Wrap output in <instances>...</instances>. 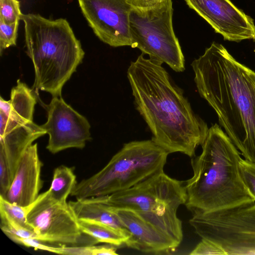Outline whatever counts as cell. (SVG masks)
I'll return each mask as SVG.
<instances>
[{
    "mask_svg": "<svg viewBox=\"0 0 255 255\" xmlns=\"http://www.w3.org/2000/svg\"><path fill=\"white\" fill-rule=\"evenodd\" d=\"M116 246L110 244L101 246H61V255H117Z\"/></svg>",
    "mask_w": 255,
    "mask_h": 255,
    "instance_id": "cell-20",
    "label": "cell"
},
{
    "mask_svg": "<svg viewBox=\"0 0 255 255\" xmlns=\"http://www.w3.org/2000/svg\"><path fill=\"white\" fill-rule=\"evenodd\" d=\"M240 168L245 185L255 199V163L242 158Z\"/></svg>",
    "mask_w": 255,
    "mask_h": 255,
    "instance_id": "cell-24",
    "label": "cell"
},
{
    "mask_svg": "<svg viewBox=\"0 0 255 255\" xmlns=\"http://www.w3.org/2000/svg\"><path fill=\"white\" fill-rule=\"evenodd\" d=\"M26 54L34 67L33 88L61 96L62 88L82 62L85 52L69 22L38 14H21Z\"/></svg>",
    "mask_w": 255,
    "mask_h": 255,
    "instance_id": "cell-4",
    "label": "cell"
},
{
    "mask_svg": "<svg viewBox=\"0 0 255 255\" xmlns=\"http://www.w3.org/2000/svg\"><path fill=\"white\" fill-rule=\"evenodd\" d=\"M254 39L255 40V39Z\"/></svg>",
    "mask_w": 255,
    "mask_h": 255,
    "instance_id": "cell-28",
    "label": "cell"
},
{
    "mask_svg": "<svg viewBox=\"0 0 255 255\" xmlns=\"http://www.w3.org/2000/svg\"><path fill=\"white\" fill-rule=\"evenodd\" d=\"M82 12L95 35L112 47L131 45L129 15L125 0H78Z\"/></svg>",
    "mask_w": 255,
    "mask_h": 255,
    "instance_id": "cell-11",
    "label": "cell"
},
{
    "mask_svg": "<svg viewBox=\"0 0 255 255\" xmlns=\"http://www.w3.org/2000/svg\"><path fill=\"white\" fill-rule=\"evenodd\" d=\"M169 154L152 139L126 143L101 170L77 183L70 195L80 199L129 189L163 170Z\"/></svg>",
    "mask_w": 255,
    "mask_h": 255,
    "instance_id": "cell-6",
    "label": "cell"
},
{
    "mask_svg": "<svg viewBox=\"0 0 255 255\" xmlns=\"http://www.w3.org/2000/svg\"><path fill=\"white\" fill-rule=\"evenodd\" d=\"M42 166L38 155L37 143L32 144L22 156L11 185L3 198L11 203L22 206L34 202L39 195L43 184L41 178Z\"/></svg>",
    "mask_w": 255,
    "mask_h": 255,
    "instance_id": "cell-14",
    "label": "cell"
},
{
    "mask_svg": "<svg viewBox=\"0 0 255 255\" xmlns=\"http://www.w3.org/2000/svg\"><path fill=\"white\" fill-rule=\"evenodd\" d=\"M171 0L149 8H132L129 30L132 48L167 64L176 72L185 70V59L173 28Z\"/></svg>",
    "mask_w": 255,
    "mask_h": 255,
    "instance_id": "cell-7",
    "label": "cell"
},
{
    "mask_svg": "<svg viewBox=\"0 0 255 255\" xmlns=\"http://www.w3.org/2000/svg\"><path fill=\"white\" fill-rule=\"evenodd\" d=\"M202 152L191 160L192 177L185 181V205L193 212L209 213L254 203L241 176V153L215 124L209 128Z\"/></svg>",
    "mask_w": 255,
    "mask_h": 255,
    "instance_id": "cell-3",
    "label": "cell"
},
{
    "mask_svg": "<svg viewBox=\"0 0 255 255\" xmlns=\"http://www.w3.org/2000/svg\"><path fill=\"white\" fill-rule=\"evenodd\" d=\"M189 223L201 239L226 255H255V202L216 212H193Z\"/></svg>",
    "mask_w": 255,
    "mask_h": 255,
    "instance_id": "cell-8",
    "label": "cell"
},
{
    "mask_svg": "<svg viewBox=\"0 0 255 255\" xmlns=\"http://www.w3.org/2000/svg\"><path fill=\"white\" fill-rule=\"evenodd\" d=\"M191 66L199 95L244 159L255 163V72L216 42Z\"/></svg>",
    "mask_w": 255,
    "mask_h": 255,
    "instance_id": "cell-2",
    "label": "cell"
},
{
    "mask_svg": "<svg viewBox=\"0 0 255 255\" xmlns=\"http://www.w3.org/2000/svg\"><path fill=\"white\" fill-rule=\"evenodd\" d=\"M112 208L130 234L125 243L128 247L145 254L157 255L173 252L179 246L135 212L126 209Z\"/></svg>",
    "mask_w": 255,
    "mask_h": 255,
    "instance_id": "cell-13",
    "label": "cell"
},
{
    "mask_svg": "<svg viewBox=\"0 0 255 255\" xmlns=\"http://www.w3.org/2000/svg\"><path fill=\"white\" fill-rule=\"evenodd\" d=\"M191 255H226L218 246L205 240L201 239L190 253Z\"/></svg>",
    "mask_w": 255,
    "mask_h": 255,
    "instance_id": "cell-26",
    "label": "cell"
},
{
    "mask_svg": "<svg viewBox=\"0 0 255 255\" xmlns=\"http://www.w3.org/2000/svg\"><path fill=\"white\" fill-rule=\"evenodd\" d=\"M184 0L225 40L239 42L255 39V25L253 19L230 0Z\"/></svg>",
    "mask_w": 255,
    "mask_h": 255,
    "instance_id": "cell-12",
    "label": "cell"
},
{
    "mask_svg": "<svg viewBox=\"0 0 255 255\" xmlns=\"http://www.w3.org/2000/svg\"><path fill=\"white\" fill-rule=\"evenodd\" d=\"M18 21L6 24L0 20V53L16 44Z\"/></svg>",
    "mask_w": 255,
    "mask_h": 255,
    "instance_id": "cell-23",
    "label": "cell"
},
{
    "mask_svg": "<svg viewBox=\"0 0 255 255\" xmlns=\"http://www.w3.org/2000/svg\"><path fill=\"white\" fill-rule=\"evenodd\" d=\"M17 0H0V20L6 24L19 21L21 14Z\"/></svg>",
    "mask_w": 255,
    "mask_h": 255,
    "instance_id": "cell-22",
    "label": "cell"
},
{
    "mask_svg": "<svg viewBox=\"0 0 255 255\" xmlns=\"http://www.w3.org/2000/svg\"><path fill=\"white\" fill-rule=\"evenodd\" d=\"M144 55L131 62L127 77L135 107L152 133L151 139L169 153L195 156L205 140L208 126L193 112L163 63Z\"/></svg>",
    "mask_w": 255,
    "mask_h": 255,
    "instance_id": "cell-1",
    "label": "cell"
},
{
    "mask_svg": "<svg viewBox=\"0 0 255 255\" xmlns=\"http://www.w3.org/2000/svg\"><path fill=\"white\" fill-rule=\"evenodd\" d=\"M133 8L147 9L153 7L164 0H125Z\"/></svg>",
    "mask_w": 255,
    "mask_h": 255,
    "instance_id": "cell-27",
    "label": "cell"
},
{
    "mask_svg": "<svg viewBox=\"0 0 255 255\" xmlns=\"http://www.w3.org/2000/svg\"><path fill=\"white\" fill-rule=\"evenodd\" d=\"M33 205V202L28 206L18 205L11 203L0 196V209L4 210L20 225L31 230L32 229L27 223V216L32 208Z\"/></svg>",
    "mask_w": 255,
    "mask_h": 255,
    "instance_id": "cell-21",
    "label": "cell"
},
{
    "mask_svg": "<svg viewBox=\"0 0 255 255\" xmlns=\"http://www.w3.org/2000/svg\"><path fill=\"white\" fill-rule=\"evenodd\" d=\"M103 196L111 207L135 212L179 245L181 244L182 225L177 212L187 201L183 181L170 177L163 170L129 189Z\"/></svg>",
    "mask_w": 255,
    "mask_h": 255,
    "instance_id": "cell-5",
    "label": "cell"
},
{
    "mask_svg": "<svg viewBox=\"0 0 255 255\" xmlns=\"http://www.w3.org/2000/svg\"><path fill=\"white\" fill-rule=\"evenodd\" d=\"M78 224L82 233L92 238L96 244L103 243L118 247L125 244L129 238L108 226L95 221L78 220Z\"/></svg>",
    "mask_w": 255,
    "mask_h": 255,
    "instance_id": "cell-18",
    "label": "cell"
},
{
    "mask_svg": "<svg viewBox=\"0 0 255 255\" xmlns=\"http://www.w3.org/2000/svg\"><path fill=\"white\" fill-rule=\"evenodd\" d=\"M47 120L41 127L49 135L46 149L53 154L70 148H83L91 139L88 120L67 104L61 96L45 105Z\"/></svg>",
    "mask_w": 255,
    "mask_h": 255,
    "instance_id": "cell-10",
    "label": "cell"
},
{
    "mask_svg": "<svg viewBox=\"0 0 255 255\" xmlns=\"http://www.w3.org/2000/svg\"><path fill=\"white\" fill-rule=\"evenodd\" d=\"M36 97L33 90L20 80L10 92L9 101L0 97V112L14 122L21 125L33 121Z\"/></svg>",
    "mask_w": 255,
    "mask_h": 255,
    "instance_id": "cell-17",
    "label": "cell"
},
{
    "mask_svg": "<svg viewBox=\"0 0 255 255\" xmlns=\"http://www.w3.org/2000/svg\"><path fill=\"white\" fill-rule=\"evenodd\" d=\"M46 131L33 122L19 126L0 136V159L3 160L12 178L23 154Z\"/></svg>",
    "mask_w": 255,
    "mask_h": 255,
    "instance_id": "cell-15",
    "label": "cell"
},
{
    "mask_svg": "<svg viewBox=\"0 0 255 255\" xmlns=\"http://www.w3.org/2000/svg\"><path fill=\"white\" fill-rule=\"evenodd\" d=\"M6 236L14 243L24 246L28 248H32L35 250H40L58 254V246L47 245L41 241L31 239L24 238L11 234H7Z\"/></svg>",
    "mask_w": 255,
    "mask_h": 255,
    "instance_id": "cell-25",
    "label": "cell"
},
{
    "mask_svg": "<svg viewBox=\"0 0 255 255\" xmlns=\"http://www.w3.org/2000/svg\"><path fill=\"white\" fill-rule=\"evenodd\" d=\"M76 184V176L73 169L61 165L54 170L51 185L47 191L54 200L60 202H66L68 197L71 195Z\"/></svg>",
    "mask_w": 255,
    "mask_h": 255,
    "instance_id": "cell-19",
    "label": "cell"
},
{
    "mask_svg": "<svg viewBox=\"0 0 255 255\" xmlns=\"http://www.w3.org/2000/svg\"><path fill=\"white\" fill-rule=\"evenodd\" d=\"M68 203L78 220L100 223L130 237L129 232L124 227L114 209L105 203L103 196L76 199Z\"/></svg>",
    "mask_w": 255,
    "mask_h": 255,
    "instance_id": "cell-16",
    "label": "cell"
},
{
    "mask_svg": "<svg viewBox=\"0 0 255 255\" xmlns=\"http://www.w3.org/2000/svg\"><path fill=\"white\" fill-rule=\"evenodd\" d=\"M27 223L40 241L58 246H77L84 234L68 202L54 200L47 191L33 202Z\"/></svg>",
    "mask_w": 255,
    "mask_h": 255,
    "instance_id": "cell-9",
    "label": "cell"
}]
</instances>
